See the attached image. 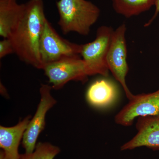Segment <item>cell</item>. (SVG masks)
Listing matches in <instances>:
<instances>
[{
	"label": "cell",
	"instance_id": "9a60e30c",
	"mask_svg": "<svg viewBox=\"0 0 159 159\" xmlns=\"http://www.w3.org/2000/svg\"><path fill=\"white\" fill-rule=\"evenodd\" d=\"M12 53L14 52L11 42L8 39H3L0 41V58Z\"/></svg>",
	"mask_w": 159,
	"mask_h": 159
},
{
	"label": "cell",
	"instance_id": "9c48e42d",
	"mask_svg": "<svg viewBox=\"0 0 159 159\" xmlns=\"http://www.w3.org/2000/svg\"><path fill=\"white\" fill-rule=\"evenodd\" d=\"M136 128L138 133L130 140L120 147L121 151L133 150L146 147L159 150V114L138 118Z\"/></svg>",
	"mask_w": 159,
	"mask_h": 159
},
{
	"label": "cell",
	"instance_id": "277c9868",
	"mask_svg": "<svg viewBox=\"0 0 159 159\" xmlns=\"http://www.w3.org/2000/svg\"><path fill=\"white\" fill-rule=\"evenodd\" d=\"M81 49L82 45L70 42L60 36L48 20H46L39 45L43 68L46 65L64 58L80 57Z\"/></svg>",
	"mask_w": 159,
	"mask_h": 159
},
{
	"label": "cell",
	"instance_id": "4fadbf2b",
	"mask_svg": "<svg viewBox=\"0 0 159 159\" xmlns=\"http://www.w3.org/2000/svg\"><path fill=\"white\" fill-rule=\"evenodd\" d=\"M114 10L126 18L139 15L155 5L157 0H111Z\"/></svg>",
	"mask_w": 159,
	"mask_h": 159
},
{
	"label": "cell",
	"instance_id": "30bf717a",
	"mask_svg": "<svg viewBox=\"0 0 159 159\" xmlns=\"http://www.w3.org/2000/svg\"><path fill=\"white\" fill-rule=\"evenodd\" d=\"M31 116L26 117L16 125L11 127L0 126V159H20L18 148L24 134L31 120Z\"/></svg>",
	"mask_w": 159,
	"mask_h": 159
},
{
	"label": "cell",
	"instance_id": "e0dca14e",
	"mask_svg": "<svg viewBox=\"0 0 159 159\" xmlns=\"http://www.w3.org/2000/svg\"><path fill=\"white\" fill-rule=\"evenodd\" d=\"M1 92L2 94L4 96H6L7 95V91L6 90V89L5 88L4 86L1 83Z\"/></svg>",
	"mask_w": 159,
	"mask_h": 159
},
{
	"label": "cell",
	"instance_id": "5bb4252c",
	"mask_svg": "<svg viewBox=\"0 0 159 159\" xmlns=\"http://www.w3.org/2000/svg\"><path fill=\"white\" fill-rule=\"evenodd\" d=\"M60 152L59 147L48 142H39L31 153L20 154V159H54Z\"/></svg>",
	"mask_w": 159,
	"mask_h": 159
},
{
	"label": "cell",
	"instance_id": "5b68a950",
	"mask_svg": "<svg viewBox=\"0 0 159 159\" xmlns=\"http://www.w3.org/2000/svg\"><path fill=\"white\" fill-rule=\"evenodd\" d=\"M126 29L125 24H122L114 31L107 57V63L109 70L122 86L125 96L129 100L134 95L129 90L126 83L129 71L125 39Z\"/></svg>",
	"mask_w": 159,
	"mask_h": 159
},
{
	"label": "cell",
	"instance_id": "8fae6325",
	"mask_svg": "<svg viewBox=\"0 0 159 159\" xmlns=\"http://www.w3.org/2000/svg\"><path fill=\"white\" fill-rule=\"evenodd\" d=\"M119 93L116 84L107 78L97 80L89 87L86 99L90 105L97 108H104L111 105Z\"/></svg>",
	"mask_w": 159,
	"mask_h": 159
},
{
	"label": "cell",
	"instance_id": "2e32d148",
	"mask_svg": "<svg viewBox=\"0 0 159 159\" xmlns=\"http://www.w3.org/2000/svg\"><path fill=\"white\" fill-rule=\"evenodd\" d=\"M155 6L156 7L155 11L153 16L144 25L145 27H148V26H150L159 14V0H157Z\"/></svg>",
	"mask_w": 159,
	"mask_h": 159
},
{
	"label": "cell",
	"instance_id": "7a4b0ae2",
	"mask_svg": "<svg viewBox=\"0 0 159 159\" xmlns=\"http://www.w3.org/2000/svg\"><path fill=\"white\" fill-rule=\"evenodd\" d=\"M56 6L59 16L58 25L65 34L73 32L89 35L100 16L99 7L87 0H59Z\"/></svg>",
	"mask_w": 159,
	"mask_h": 159
},
{
	"label": "cell",
	"instance_id": "6da1fadb",
	"mask_svg": "<svg viewBox=\"0 0 159 159\" xmlns=\"http://www.w3.org/2000/svg\"><path fill=\"white\" fill-rule=\"evenodd\" d=\"M46 19L43 0H29L24 4L21 15L7 38L20 60L41 70L39 41Z\"/></svg>",
	"mask_w": 159,
	"mask_h": 159
},
{
	"label": "cell",
	"instance_id": "52a82bcc",
	"mask_svg": "<svg viewBox=\"0 0 159 159\" xmlns=\"http://www.w3.org/2000/svg\"><path fill=\"white\" fill-rule=\"evenodd\" d=\"M52 89L51 86L48 84H42L41 86L39 104L34 117L29 122L23 138L22 144L26 153H31L35 149L38 138L45 126L47 112L57 102L51 95Z\"/></svg>",
	"mask_w": 159,
	"mask_h": 159
},
{
	"label": "cell",
	"instance_id": "7c38bea8",
	"mask_svg": "<svg viewBox=\"0 0 159 159\" xmlns=\"http://www.w3.org/2000/svg\"><path fill=\"white\" fill-rule=\"evenodd\" d=\"M24 4L17 0H0V36L7 39L21 15Z\"/></svg>",
	"mask_w": 159,
	"mask_h": 159
},
{
	"label": "cell",
	"instance_id": "ba28073f",
	"mask_svg": "<svg viewBox=\"0 0 159 159\" xmlns=\"http://www.w3.org/2000/svg\"><path fill=\"white\" fill-rule=\"evenodd\" d=\"M159 114V89L153 93L134 95L115 117L118 125L129 126L139 117Z\"/></svg>",
	"mask_w": 159,
	"mask_h": 159
},
{
	"label": "cell",
	"instance_id": "8992f818",
	"mask_svg": "<svg viewBox=\"0 0 159 159\" xmlns=\"http://www.w3.org/2000/svg\"><path fill=\"white\" fill-rule=\"evenodd\" d=\"M52 89L58 90L70 81L85 83L89 75L83 60L79 57H68L46 65L43 69Z\"/></svg>",
	"mask_w": 159,
	"mask_h": 159
},
{
	"label": "cell",
	"instance_id": "3957f363",
	"mask_svg": "<svg viewBox=\"0 0 159 159\" xmlns=\"http://www.w3.org/2000/svg\"><path fill=\"white\" fill-rule=\"evenodd\" d=\"M110 26H102L97 29L95 40L82 45L81 54L89 76L99 74L108 77L107 57L114 32Z\"/></svg>",
	"mask_w": 159,
	"mask_h": 159
}]
</instances>
